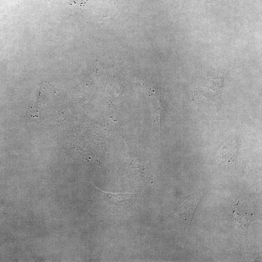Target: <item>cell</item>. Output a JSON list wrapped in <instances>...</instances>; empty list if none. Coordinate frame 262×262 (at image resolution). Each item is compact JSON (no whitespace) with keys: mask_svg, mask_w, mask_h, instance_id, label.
<instances>
[{"mask_svg":"<svg viewBox=\"0 0 262 262\" xmlns=\"http://www.w3.org/2000/svg\"><path fill=\"white\" fill-rule=\"evenodd\" d=\"M204 195L202 190H197L188 196L181 197L175 214L187 221L190 226Z\"/></svg>","mask_w":262,"mask_h":262,"instance_id":"6da1fadb","label":"cell"},{"mask_svg":"<svg viewBox=\"0 0 262 262\" xmlns=\"http://www.w3.org/2000/svg\"><path fill=\"white\" fill-rule=\"evenodd\" d=\"M97 190L99 196H101L107 203L111 206H119L127 205L130 202L135 196L134 193H112L106 192L94 187Z\"/></svg>","mask_w":262,"mask_h":262,"instance_id":"7a4b0ae2","label":"cell"}]
</instances>
